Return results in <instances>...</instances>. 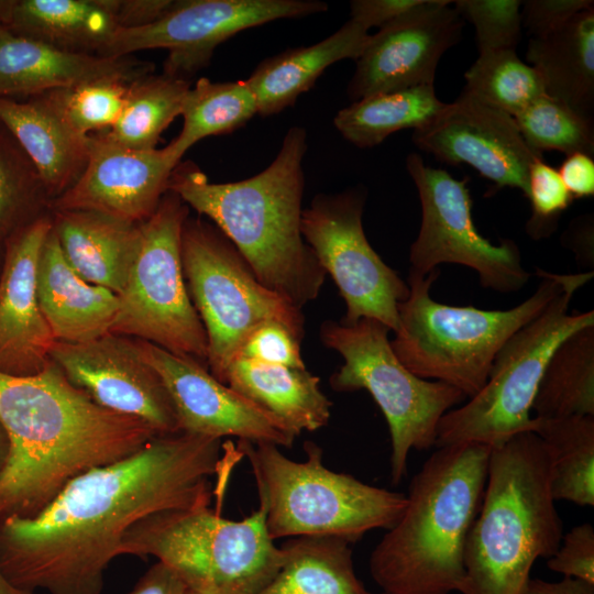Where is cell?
Wrapping results in <instances>:
<instances>
[{
  "label": "cell",
  "mask_w": 594,
  "mask_h": 594,
  "mask_svg": "<svg viewBox=\"0 0 594 594\" xmlns=\"http://www.w3.org/2000/svg\"><path fill=\"white\" fill-rule=\"evenodd\" d=\"M241 458L232 441L157 435L72 479L34 517L0 520V571L30 592L101 594L130 527L157 512L210 503L209 477Z\"/></svg>",
  "instance_id": "obj_1"
},
{
  "label": "cell",
  "mask_w": 594,
  "mask_h": 594,
  "mask_svg": "<svg viewBox=\"0 0 594 594\" xmlns=\"http://www.w3.org/2000/svg\"><path fill=\"white\" fill-rule=\"evenodd\" d=\"M0 425L10 446L0 520L34 517L75 476L129 457L158 435L97 405L53 361L33 375L0 371Z\"/></svg>",
  "instance_id": "obj_2"
},
{
  "label": "cell",
  "mask_w": 594,
  "mask_h": 594,
  "mask_svg": "<svg viewBox=\"0 0 594 594\" xmlns=\"http://www.w3.org/2000/svg\"><path fill=\"white\" fill-rule=\"evenodd\" d=\"M307 147L306 130L292 127L273 162L250 178L211 183L193 162H180L168 186L213 222L263 286L299 309L327 276L301 233Z\"/></svg>",
  "instance_id": "obj_3"
},
{
  "label": "cell",
  "mask_w": 594,
  "mask_h": 594,
  "mask_svg": "<svg viewBox=\"0 0 594 594\" xmlns=\"http://www.w3.org/2000/svg\"><path fill=\"white\" fill-rule=\"evenodd\" d=\"M492 448L438 447L413 477L404 512L370 557L384 594H450L464 580V548L479 513Z\"/></svg>",
  "instance_id": "obj_4"
},
{
  "label": "cell",
  "mask_w": 594,
  "mask_h": 594,
  "mask_svg": "<svg viewBox=\"0 0 594 594\" xmlns=\"http://www.w3.org/2000/svg\"><path fill=\"white\" fill-rule=\"evenodd\" d=\"M550 487V459L532 431L492 448L479 513L464 548L461 594H521L539 558L563 536Z\"/></svg>",
  "instance_id": "obj_5"
},
{
  "label": "cell",
  "mask_w": 594,
  "mask_h": 594,
  "mask_svg": "<svg viewBox=\"0 0 594 594\" xmlns=\"http://www.w3.org/2000/svg\"><path fill=\"white\" fill-rule=\"evenodd\" d=\"M439 274L409 272V295L398 305L399 328L391 345L411 373L451 385L468 399L485 385L506 341L540 315L570 276L538 268L541 282L529 298L507 310H485L436 301L430 289Z\"/></svg>",
  "instance_id": "obj_6"
},
{
  "label": "cell",
  "mask_w": 594,
  "mask_h": 594,
  "mask_svg": "<svg viewBox=\"0 0 594 594\" xmlns=\"http://www.w3.org/2000/svg\"><path fill=\"white\" fill-rule=\"evenodd\" d=\"M235 444L250 463L273 540L336 536L354 543L370 530L391 528L405 509L406 494L326 468L315 442H305V461L290 460L273 443Z\"/></svg>",
  "instance_id": "obj_7"
},
{
  "label": "cell",
  "mask_w": 594,
  "mask_h": 594,
  "mask_svg": "<svg viewBox=\"0 0 594 594\" xmlns=\"http://www.w3.org/2000/svg\"><path fill=\"white\" fill-rule=\"evenodd\" d=\"M202 503L151 514L128 529L121 554L154 557L186 582L206 581L220 594H255L277 573L282 551L266 528V510L241 520Z\"/></svg>",
  "instance_id": "obj_8"
},
{
  "label": "cell",
  "mask_w": 594,
  "mask_h": 594,
  "mask_svg": "<svg viewBox=\"0 0 594 594\" xmlns=\"http://www.w3.org/2000/svg\"><path fill=\"white\" fill-rule=\"evenodd\" d=\"M594 272L570 274L561 292L502 346L482 389L439 421L437 447L463 442L498 447L531 431L532 402L549 358L574 331L594 326V311L569 314L574 294Z\"/></svg>",
  "instance_id": "obj_9"
},
{
  "label": "cell",
  "mask_w": 594,
  "mask_h": 594,
  "mask_svg": "<svg viewBox=\"0 0 594 594\" xmlns=\"http://www.w3.org/2000/svg\"><path fill=\"white\" fill-rule=\"evenodd\" d=\"M382 322L362 318L353 324L324 321L322 343L343 358L329 380L337 392L367 391L382 410L391 436V477L407 474L410 450L436 446L440 419L466 397L458 388L411 373L396 356Z\"/></svg>",
  "instance_id": "obj_10"
},
{
  "label": "cell",
  "mask_w": 594,
  "mask_h": 594,
  "mask_svg": "<svg viewBox=\"0 0 594 594\" xmlns=\"http://www.w3.org/2000/svg\"><path fill=\"white\" fill-rule=\"evenodd\" d=\"M180 252L187 289L207 336V367L217 380L246 334L264 321L278 320L302 340L301 309L263 286L215 224L188 216Z\"/></svg>",
  "instance_id": "obj_11"
},
{
  "label": "cell",
  "mask_w": 594,
  "mask_h": 594,
  "mask_svg": "<svg viewBox=\"0 0 594 594\" xmlns=\"http://www.w3.org/2000/svg\"><path fill=\"white\" fill-rule=\"evenodd\" d=\"M189 207L168 189L140 223V241L119 297L111 333L151 342L207 366L208 341L190 299L182 264V231Z\"/></svg>",
  "instance_id": "obj_12"
},
{
  "label": "cell",
  "mask_w": 594,
  "mask_h": 594,
  "mask_svg": "<svg viewBox=\"0 0 594 594\" xmlns=\"http://www.w3.org/2000/svg\"><path fill=\"white\" fill-rule=\"evenodd\" d=\"M365 201L366 191L361 188L318 194L302 210L301 233L345 302L341 322L353 324L370 318L396 332L398 305L408 297L409 287L366 239Z\"/></svg>",
  "instance_id": "obj_13"
},
{
  "label": "cell",
  "mask_w": 594,
  "mask_h": 594,
  "mask_svg": "<svg viewBox=\"0 0 594 594\" xmlns=\"http://www.w3.org/2000/svg\"><path fill=\"white\" fill-rule=\"evenodd\" d=\"M406 168L416 185L421 223L409 252L411 273L426 276L438 265L459 264L479 274L482 287L499 293L521 289L530 274L513 240L493 244L475 228L469 178L457 179L447 170L427 166L410 153Z\"/></svg>",
  "instance_id": "obj_14"
},
{
  "label": "cell",
  "mask_w": 594,
  "mask_h": 594,
  "mask_svg": "<svg viewBox=\"0 0 594 594\" xmlns=\"http://www.w3.org/2000/svg\"><path fill=\"white\" fill-rule=\"evenodd\" d=\"M318 0H174L154 23L119 29L100 56L123 57L143 50L165 48L167 75L190 80L207 66L215 48L237 33L279 19L326 12Z\"/></svg>",
  "instance_id": "obj_15"
},
{
  "label": "cell",
  "mask_w": 594,
  "mask_h": 594,
  "mask_svg": "<svg viewBox=\"0 0 594 594\" xmlns=\"http://www.w3.org/2000/svg\"><path fill=\"white\" fill-rule=\"evenodd\" d=\"M50 359L100 407L138 418L158 435L180 432L169 394L136 339L109 332L84 343L55 341Z\"/></svg>",
  "instance_id": "obj_16"
},
{
  "label": "cell",
  "mask_w": 594,
  "mask_h": 594,
  "mask_svg": "<svg viewBox=\"0 0 594 594\" xmlns=\"http://www.w3.org/2000/svg\"><path fill=\"white\" fill-rule=\"evenodd\" d=\"M413 142L439 162L470 165L494 189L518 188L525 196L530 165L542 158L527 145L513 117L463 91L414 130Z\"/></svg>",
  "instance_id": "obj_17"
},
{
  "label": "cell",
  "mask_w": 594,
  "mask_h": 594,
  "mask_svg": "<svg viewBox=\"0 0 594 594\" xmlns=\"http://www.w3.org/2000/svg\"><path fill=\"white\" fill-rule=\"evenodd\" d=\"M143 359L162 378L180 432L290 448L296 439L276 417L217 380L208 367L187 356L138 340Z\"/></svg>",
  "instance_id": "obj_18"
},
{
  "label": "cell",
  "mask_w": 594,
  "mask_h": 594,
  "mask_svg": "<svg viewBox=\"0 0 594 594\" xmlns=\"http://www.w3.org/2000/svg\"><path fill=\"white\" fill-rule=\"evenodd\" d=\"M452 1L425 2L370 36L348 86L353 101L419 85H433L442 55L462 35Z\"/></svg>",
  "instance_id": "obj_19"
},
{
  "label": "cell",
  "mask_w": 594,
  "mask_h": 594,
  "mask_svg": "<svg viewBox=\"0 0 594 594\" xmlns=\"http://www.w3.org/2000/svg\"><path fill=\"white\" fill-rule=\"evenodd\" d=\"M179 163L168 145L135 150L92 133L84 172L51 209L89 210L141 223L156 210Z\"/></svg>",
  "instance_id": "obj_20"
},
{
  "label": "cell",
  "mask_w": 594,
  "mask_h": 594,
  "mask_svg": "<svg viewBox=\"0 0 594 594\" xmlns=\"http://www.w3.org/2000/svg\"><path fill=\"white\" fill-rule=\"evenodd\" d=\"M52 227L46 215L7 240L0 277V371L7 374L33 375L51 362L56 340L38 305L36 275Z\"/></svg>",
  "instance_id": "obj_21"
},
{
  "label": "cell",
  "mask_w": 594,
  "mask_h": 594,
  "mask_svg": "<svg viewBox=\"0 0 594 594\" xmlns=\"http://www.w3.org/2000/svg\"><path fill=\"white\" fill-rule=\"evenodd\" d=\"M153 69L131 55L67 52L0 28V98L25 99L103 78L133 81Z\"/></svg>",
  "instance_id": "obj_22"
},
{
  "label": "cell",
  "mask_w": 594,
  "mask_h": 594,
  "mask_svg": "<svg viewBox=\"0 0 594 594\" xmlns=\"http://www.w3.org/2000/svg\"><path fill=\"white\" fill-rule=\"evenodd\" d=\"M0 123L36 167L52 201L84 172L91 135L76 132L48 92L25 99L0 98Z\"/></svg>",
  "instance_id": "obj_23"
},
{
  "label": "cell",
  "mask_w": 594,
  "mask_h": 594,
  "mask_svg": "<svg viewBox=\"0 0 594 594\" xmlns=\"http://www.w3.org/2000/svg\"><path fill=\"white\" fill-rule=\"evenodd\" d=\"M36 293L56 341L84 343L111 332L119 311L118 295L85 280L70 266L53 227L38 261Z\"/></svg>",
  "instance_id": "obj_24"
},
{
  "label": "cell",
  "mask_w": 594,
  "mask_h": 594,
  "mask_svg": "<svg viewBox=\"0 0 594 594\" xmlns=\"http://www.w3.org/2000/svg\"><path fill=\"white\" fill-rule=\"evenodd\" d=\"M52 221L70 266L85 280L119 295L139 245L140 223L89 210H52Z\"/></svg>",
  "instance_id": "obj_25"
},
{
  "label": "cell",
  "mask_w": 594,
  "mask_h": 594,
  "mask_svg": "<svg viewBox=\"0 0 594 594\" xmlns=\"http://www.w3.org/2000/svg\"><path fill=\"white\" fill-rule=\"evenodd\" d=\"M0 28L59 50L99 56L119 30L113 0H0Z\"/></svg>",
  "instance_id": "obj_26"
},
{
  "label": "cell",
  "mask_w": 594,
  "mask_h": 594,
  "mask_svg": "<svg viewBox=\"0 0 594 594\" xmlns=\"http://www.w3.org/2000/svg\"><path fill=\"white\" fill-rule=\"evenodd\" d=\"M370 36L365 28L349 19L316 44L288 48L263 59L245 80L255 97L257 113L267 117L293 106L329 66L356 59Z\"/></svg>",
  "instance_id": "obj_27"
},
{
  "label": "cell",
  "mask_w": 594,
  "mask_h": 594,
  "mask_svg": "<svg viewBox=\"0 0 594 594\" xmlns=\"http://www.w3.org/2000/svg\"><path fill=\"white\" fill-rule=\"evenodd\" d=\"M221 382L276 417L294 435L324 427L332 403L307 369L234 359Z\"/></svg>",
  "instance_id": "obj_28"
},
{
  "label": "cell",
  "mask_w": 594,
  "mask_h": 594,
  "mask_svg": "<svg viewBox=\"0 0 594 594\" xmlns=\"http://www.w3.org/2000/svg\"><path fill=\"white\" fill-rule=\"evenodd\" d=\"M526 58L539 73L548 96L592 118L594 109V8L558 31L531 37Z\"/></svg>",
  "instance_id": "obj_29"
},
{
  "label": "cell",
  "mask_w": 594,
  "mask_h": 594,
  "mask_svg": "<svg viewBox=\"0 0 594 594\" xmlns=\"http://www.w3.org/2000/svg\"><path fill=\"white\" fill-rule=\"evenodd\" d=\"M351 544L336 536L290 538L277 573L255 594H371L355 574Z\"/></svg>",
  "instance_id": "obj_30"
},
{
  "label": "cell",
  "mask_w": 594,
  "mask_h": 594,
  "mask_svg": "<svg viewBox=\"0 0 594 594\" xmlns=\"http://www.w3.org/2000/svg\"><path fill=\"white\" fill-rule=\"evenodd\" d=\"M444 106L433 85H419L353 101L339 110L333 124L346 141L369 148L397 131L422 128Z\"/></svg>",
  "instance_id": "obj_31"
},
{
  "label": "cell",
  "mask_w": 594,
  "mask_h": 594,
  "mask_svg": "<svg viewBox=\"0 0 594 594\" xmlns=\"http://www.w3.org/2000/svg\"><path fill=\"white\" fill-rule=\"evenodd\" d=\"M531 410L540 419L594 416V326L574 331L554 349Z\"/></svg>",
  "instance_id": "obj_32"
},
{
  "label": "cell",
  "mask_w": 594,
  "mask_h": 594,
  "mask_svg": "<svg viewBox=\"0 0 594 594\" xmlns=\"http://www.w3.org/2000/svg\"><path fill=\"white\" fill-rule=\"evenodd\" d=\"M531 431L541 439L549 454L554 501L593 507L594 416L534 417Z\"/></svg>",
  "instance_id": "obj_33"
},
{
  "label": "cell",
  "mask_w": 594,
  "mask_h": 594,
  "mask_svg": "<svg viewBox=\"0 0 594 594\" xmlns=\"http://www.w3.org/2000/svg\"><path fill=\"white\" fill-rule=\"evenodd\" d=\"M190 80L148 74L130 84L123 111L102 133L110 141L135 150L155 148L161 134L180 116Z\"/></svg>",
  "instance_id": "obj_34"
},
{
  "label": "cell",
  "mask_w": 594,
  "mask_h": 594,
  "mask_svg": "<svg viewBox=\"0 0 594 594\" xmlns=\"http://www.w3.org/2000/svg\"><path fill=\"white\" fill-rule=\"evenodd\" d=\"M257 113V103L245 80L216 82L199 78L185 97L180 116L183 129L168 147L182 161L200 140L228 134Z\"/></svg>",
  "instance_id": "obj_35"
},
{
  "label": "cell",
  "mask_w": 594,
  "mask_h": 594,
  "mask_svg": "<svg viewBox=\"0 0 594 594\" xmlns=\"http://www.w3.org/2000/svg\"><path fill=\"white\" fill-rule=\"evenodd\" d=\"M464 78L463 92L513 118L546 94L537 69L522 62L516 50L479 54Z\"/></svg>",
  "instance_id": "obj_36"
},
{
  "label": "cell",
  "mask_w": 594,
  "mask_h": 594,
  "mask_svg": "<svg viewBox=\"0 0 594 594\" xmlns=\"http://www.w3.org/2000/svg\"><path fill=\"white\" fill-rule=\"evenodd\" d=\"M51 205L36 167L0 123V238L46 216L38 211Z\"/></svg>",
  "instance_id": "obj_37"
},
{
  "label": "cell",
  "mask_w": 594,
  "mask_h": 594,
  "mask_svg": "<svg viewBox=\"0 0 594 594\" xmlns=\"http://www.w3.org/2000/svg\"><path fill=\"white\" fill-rule=\"evenodd\" d=\"M514 120L527 145L540 155L544 151L594 154L593 119L547 94Z\"/></svg>",
  "instance_id": "obj_38"
},
{
  "label": "cell",
  "mask_w": 594,
  "mask_h": 594,
  "mask_svg": "<svg viewBox=\"0 0 594 594\" xmlns=\"http://www.w3.org/2000/svg\"><path fill=\"white\" fill-rule=\"evenodd\" d=\"M131 82L122 78H103L52 90L48 95L76 132L91 135L109 130L117 122Z\"/></svg>",
  "instance_id": "obj_39"
},
{
  "label": "cell",
  "mask_w": 594,
  "mask_h": 594,
  "mask_svg": "<svg viewBox=\"0 0 594 594\" xmlns=\"http://www.w3.org/2000/svg\"><path fill=\"white\" fill-rule=\"evenodd\" d=\"M452 3L463 21L473 25L479 54L516 50L522 32L521 1L458 0Z\"/></svg>",
  "instance_id": "obj_40"
},
{
  "label": "cell",
  "mask_w": 594,
  "mask_h": 594,
  "mask_svg": "<svg viewBox=\"0 0 594 594\" xmlns=\"http://www.w3.org/2000/svg\"><path fill=\"white\" fill-rule=\"evenodd\" d=\"M526 197L532 210L526 230L534 239L550 235L556 230L560 216L573 200L558 169L542 158L530 165Z\"/></svg>",
  "instance_id": "obj_41"
},
{
  "label": "cell",
  "mask_w": 594,
  "mask_h": 594,
  "mask_svg": "<svg viewBox=\"0 0 594 594\" xmlns=\"http://www.w3.org/2000/svg\"><path fill=\"white\" fill-rule=\"evenodd\" d=\"M300 342L301 340L285 323L267 320L246 334L234 359L306 369Z\"/></svg>",
  "instance_id": "obj_42"
},
{
  "label": "cell",
  "mask_w": 594,
  "mask_h": 594,
  "mask_svg": "<svg viewBox=\"0 0 594 594\" xmlns=\"http://www.w3.org/2000/svg\"><path fill=\"white\" fill-rule=\"evenodd\" d=\"M548 568L563 578L594 584V527L583 522L561 538L557 551L548 559Z\"/></svg>",
  "instance_id": "obj_43"
},
{
  "label": "cell",
  "mask_w": 594,
  "mask_h": 594,
  "mask_svg": "<svg viewBox=\"0 0 594 594\" xmlns=\"http://www.w3.org/2000/svg\"><path fill=\"white\" fill-rule=\"evenodd\" d=\"M591 8H594L592 0L521 1L522 28L531 37H543L564 26L580 12Z\"/></svg>",
  "instance_id": "obj_44"
},
{
  "label": "cell",
  "mask_w": 594,
  "mask_h": 594,
  "mask_svg": "<svg viewBox=\"0 0 594 594\" xmlns=\"http://www.w3.org/2000/svg\"><path fill=\"white\" fill-rule=\"evenodd\" d=\"M425 0H353L350 19L365 28H383L420 7Z\"/></svg>",
  "instance_id": "obj_45"
},
{
  "label": "cell",
  "mask_w": 594,
  "mask_h": 594,
  "mask_svg": "<svg viewBox=\"0 0 594 594\" xmlns=\"http://www.w3.org/2000/svg\"><path fill=\"white\" fill-rule=\"evenodd\" d=\"M119 29L131 30L147 26L161 19L174 0H113Z\"/></svg>",
  "instance_id": "obj_46"
},
{
  "label": "cell",
  "mask_w": 594,
  "mask_h": 594,
  "mask_svg": "<svg viewBox=\"0 0 594 594\" xmlns=\"http://www.w3.org/2000/svg\"><path fill=\"white\" fill-rule=\"evenodd\" d=\"M559 175L573 199L594 195V160L584 153L566 155L561 163Z\"/></svg>",
  "instance_id": "obj_47"
},
{
  "label": "cell",
  "mask_w": 594,
  "mask_h": 594,
  "mask_svg": "<svg viewBox=\"0 0 594 594\" xmlns=\"http://www.w3.org/2000/svg\"><path fill=\"white\" fill-rule=\"evenodd\" d=\"M129 594H189V586L175 570L157 561Z\"/></svg>",
  "instance_id": "obj_48"
},
{
  "label": "cell",
  "mask_w": 594,
  "mask_h": 594,
  "mask_svg": "<svg viewBox=\"0 0 594 594\" xmlns=\"http://www.w3.org/2000/svg\"><path fill=\"white\" fill-rule=\"evenodd\" d=\"M521 594H594V584L572 578L556 582L529 579Z\"/></svg>",
  "instance_id": "obj_49"
},
{
  "label": "cell",
  "mask_w": 594,
  "mask_h": 594,
  "mask_svg": "<svg viewBox=\"0 0 594 594\" xmlns=\"http://www.w3.org/2000/svg\"><path fill=\"white\" fill-rule=\"evenodd\" d=\"M573 250L582 256L590 258L593 254V223L590 218L580 219L579 223L571 226L569 234Z\"/></svg>",
  "instance_id": "obj_50"
},
{
  "label": "cell",
  "mask_w": 594,
  "mask_h": 594,
  "mask_svg": "<svg viewBox=\"0 0 594 594\" xmlns=\"http://www.w3.org/2000/svg\"><path fill=\"white\" fill-rule=\"evenodd\" d=\"M188 586L189 594H220L211 583L206 581L191 582Z\"/></svg>",
  "instance_id": "obj_51"
},
{
  "label": "cell",
  "mask_w": 594,
  "mask_h": 594,
  "mask_svg": "<svg viewBox=\"0 0 594 594\" xmlns=\"http://www.w3.org/2000/svg\"><path fill=\"white\" fill-rule=\"evenodd\" d=\"M0 594H36L13 585L0 571Z\"/></svg>",
  "instance_id": "obj_52"
},
{
  "label": "cell",
  "mask_w": 594,
  "mask_h": 594,
  "mask_svg": "<svg viewBox=\"0 0 594 594\" xmlns=\"http://www.w3.org/2000/svg\"><path fill=\"white\" fill-rule=\"evenodd\" d=\"M9 440L6 431L0 425V473L3 471L9 459Z\"/></svg>",
  "instance_id": "obj_53"
},
{
  "label": "cell",
  "mask_w": 594,
  "mask_h": 594,
  "mask_svg": "<svg viewBox=\"0 0 594 594\" xmlns=\"http://www.w3.org/2000/svg\"><path fill=\"white\" fill-rule=\"evenodd\" d=\"M381 594H384V593H381Z\"/></svg>",
  "instance_id": "obj_54"
}]
</instances>
